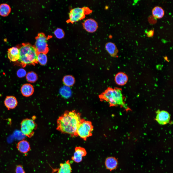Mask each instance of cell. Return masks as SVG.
Masks as SVG:
<instances>
[{
  "label": "cell",
  "mask_w": 173,
  "mask_h": 173,
  "mask_svg": "<svg viewBox=\"0 0 173 173\" xmlns=\"http://www.w3.org/2000/svg\"><path fill=\"white\" fill-rule=\"evenodd\" d=\"M82 119L81 114L75 110L66 111L58 119L56 129L71 137L76 136L77 128Z\"/></svg>",
  "instance_id": "obj_1"
},
{
  "label": "cell",
  "mask_w": 173,
  "mask_h": 173,
  "mask_svg": "<svg viewBox=\"0 0 173 173\" xmlns=\"http://www.w3.org/2000/svg\"><path fill=\"white\" fill-rule=\"evenodd\" d=\"M120 88H114L108 87L99 96L101 101H105L109 104L110 106L120 105L126 110L129 108L125 105L124 101V98Z\"/></svg>",
  "instance_id": "obj_2"
},
{
  "label": "cell",
  "mask_w": 173,
  "mask_h": 173,
  "mask_svg": "<svg viewBox=\"0 0 173 173\" xmlns=\"http://www.w3.org/2000/svg\"><path fill=\"white\" fill-rule=\"evenodd\" d=\"M19 49L20 57L18 61L22 67L28 65H35L38 63V54L34 46L29 43H24Z\"/></svg>",
  "instance_id": "obj_3"
},
{
  "label": "cell",
  "mask_w": 173,
  "mask_h": 173,
  "mask_svg": "<svg viewBox=\"0 0 173 173\" xmlns=\"http://www.w3.org/2000/svg\"><path fill=\"white\" fill-rule=\"evenodd\" d=\"M92 12V10L87 6L74 8L70 11L69 19L66 22L73 24L83 19L86 15L91 14Z\"/></svg>",
  "instance_id": "obj_4"
},
{
  "label": "cell",
  "mask_w": 173,
  "mask_h": 173,
  "mask_svg": "<svg viewBox=\"0 0 173 173\" xmlns=\"http://www.w3.org/2000/svg\"><path fill=\"white\" fill-rule=\"evenodd\" d=\"M93 126L91 121L82 119L77 130L76 137L79 136L84 141L92 135Z\"/></svg>",
  "instance_id": "obj_5"
},
{
  "label": "cell",
  "mask_w": 173,
  "mask_h": 173,
  "mask_svg": "<svg viewBox=\"0 0 173 173\" xmlns=\"http://www.w3.org/2000/svg\"><path fill=\"white\" fill-rule=\"evenodd\" d=\"M52 36L46 37L43 33H39L35 37V45L38 54L43 53L46 54L49 51L47 41Z\"/></svg>",
  "instance_id": "obj_6"
},
{
  "label": "cell",
  "mask_w": 173,
  "mask_h": 173,
  "mask_svg": "<svg viewBox=\"0 0 173 173\" xmlns=\"http://www.w3.org/2000/svg\"><path fill=\"white\" fill-rule=\"evenodd\" d=\"M32 119L26 118L23 120L21 123V129L22 132L25 136L29 138L33 136L34 131L36 129L37 125Z\"/></svg>",
  "instance_id": "obj_7"
},
{
  "label": "cell",
  "mask_w": 173,
  "mask_h": 173,
  "mask_svg": "<svg viewBox=\"0 0 173 173\" xmlns=\"http://www.w3.org/2000/svg\"><path fill=\"white\" fill-rule=\"evenodd\" d=\"M84 29L88 32L93 33L95 32L98 27L97 22L94 19L89 18L85 20L82 23Z\"/></svg>",
  "instance_id": "obj_8"
},
{
  "label": "cell",
  "mask_w": 173,
  "mask_h": 173,
  "mask_svg": "<svg viewBox=\"0 0 173 173\" xmlns=\"http://www.w3.org/2000/svg\"><path fill=\"white\" fill-rule=\"evenodd\" d=\"M86 152L84 148L80 147H76L71 159L75 162L79 163L82 161V157L86 156Z\"/></svg>",
  "instance_id": "obj_9"
},
{
  "label": "cell",
  "mask_w": 173,
  "mask_h": 173,
  "mask_svg": "<svg viewBox=\"0 0 173 173\" xmlns=\"http://www.w3.org/2000/svg\"><path fill=\"white\" fill-rule=\"evenodd\" d=\"M170 118L169 113L164 111H158L156 119L161 124L164 125L168 123Z\"/></svg>",
  "instance_id": "obj_10"
},
{
  "label": "cell",
  "mask_w": 173,
  "mask_h": 173,
  "mask_svg": "<svg viewBox=\"0 0 173 173\" xmlns=\"http://www.w3.org/2000/svg\"><path fill=\"white\" fill-rule=\"evenodd\" d=\"M7 56L11 61L15 62L18 60L20 57V52L17 47H13L8 49Z\"/></svg>",
  "instance_id": "obj_11"
},
{
  "label": "cell",
  "mask_w": 173,
  "mask_h": 173,
  "mask_svg": "<svg viewBox=\"0 0 173 173\" xmlns=\"http://www.w3.org/2000/svg\"><path fill=\"white\" fill-rule=\"evenodd\" d=\"M105 47L106 51L111 56L117 57L118 50L114 43L111 42H107L105 44Z\"/></svg>",
  "instance_id": "obj_12"
},
{
  "label": "cell",
  "mask_w": 173,
  "mask_h": 173,
  "mask_svg": "<svg viewBox=\"0 0 173 173\" xmlns=\"http://www.w3.org/2000/svg\"><path fill=\"white\" fill-rule=\"evenodd\" d=\"M128 77L127 75L123 72H119L117 73L114 77V80L118 85L123 86L127 82Z\"/></svg>",
  "instance_id": "obj_13"
},
{
  "label": "cell",
  "mask_w": 173,
  "mask_h": 173,
  "mask_svg": "<svg viewBox=\"0 0 173 173\" xmlns=\"http://www.w3.org/2000/svg\"><path fill=\"white\" fill-rule=\"evenodd\" d=\"M5 106L8 109H13L18 105V101L15 97L12 96H7L4 101Z\"/></svg>",
  "instance_id": "obj_14"
},
{
  "label": "cell",
  "mask_w": 173,
  "mask_h": 173,
  "mask_svg": "<svg viewBox=\"0 0 173 173\" xmlns=\"http://www.w3.org/2000/svg\"><path fill=\"white\" fill-rule=\"evenodd\" d=\"M20 91L23 96L29 97L33 94L34 89L33 86L32 85L29 83H26L22 85Z\"/></svg>",
  "instance_id": "obj_15"
},
{
  "label": "cell",
  "mask_w": 173,
  "mask_h": 173,
  "mask_svg": "<svg viewBox=\"0 0 173 173\" xmlns=\"http://www.w3.org/2000/svg\"><path fill=\"white\" fill-rule=\"evenodd\" d=\"M105 164L106 168L111 171L115 169L117 167L118 165V161L115 157H109L106 159Z\"/></svg>",
  "instance_id": "obj_16"
},
{
  "label": "cell",
  "mask_w": 173,
  "mask_h": 173,
  "mask_svg": "<svg viewBox=\"0 0 173 173\" xmlns=\"http://www.w3.org/2000/svg\"><path fill=\"white\" fill-rule=\"evenodd\" d=\"M17 148L20 152L23 153H27L30 148L28 142L24 140H21L18 143Z\"/></svg>",
  "instance_id": "obj_17"
},
{
  "label": "cell",
  "mask_w": 173,
  "mask_h": 173,
  "mask_svg": "<svg viewBox=\"0 0 173 173\" xmlns=\"http://www.w3.org/2000/svg\"><path fill=\"white\" fill-rule=\"evenodd\" d=\"M72 168L69 160L60 164V167L57 173H71Z\"/></svg>",
  "instance_id": "obj_18"
},
{
  "label": "cell",
  "mask_w": 173,
  "mask_h": 173,
  "mask_svg": "<svg viewBox=\"0 0 173 173\" xmlns=\"http://www.w3.org/2000/svg\"><path fill=\"white\" fill-rule=\"evenodd\" d=\"M152 14L153 16L155 18L160 19L162 18L164 16L165 12L162 7L159 6H156L153 8Z\"/></svg>",
  "instance_id": "obj_19"
},
{
  "label": "cell",
  "mask_w": 173,
  "mask_h": 173,
  "mask_svg": "<svg viewBox=\"0 0 173 173\" xmlns=\"http://www.w3.org/2000/svg\"><path fill=\"white\" fill-rule=\"evenodd\" d=\"M11 11V7L8 4L3 3L0 5V15L3 17L8 16Z\"/></svg>",
  "instance_id": "obj_20"
},
{
  "label": "cell",
  "mask_w": 173,
  "mask_h": 173,
  "mask_svg": "<svg viewBox=\"0 0 173 173\" xmlns=\"http://www.w3.org/2000/svg\"><path fill=\"white\" fill-rule=\"evenodd\" d=\"M62 81L66 86L69 87L73 86L75 83L74 77L70 75H66L64 77Z\"/></svg>",
  "instance_id": "obj_21"
},
{
  "label": "cell",
  "mask_w": 173,
  "mask_h": 173,
  "mask_svg": "<svg viewBox=\"0 0 173 173\" xmlns=\"http://www.w3.org/2000/svg\"><path fill=\"white\" fill-rule=\"evenodd\" d=\"M60 93L62 96L65 98H68L71 94V90L69 87L65 86L60 89Z\"/></svg>",
  "instance_id": "obj_22"
},
{
  "label": "cell",
  "mask_w": 173,
  "mask_h": 173,
  "mask_svg": "<svg viewBox=\"0 0 173 173\" xmlns=\"http://www.w3.org/2000/svg\"><path fill=\"white\" fill-rule=\"evenodd\" d=\"M26 79L28 82L33 83L37 80L38 76L36 73L33 71H31L26 74Z\"/></svg>",
  "instance_id": "obj_23"
},
{
  "label": "cell",
  "mask_w": 173,
  "mask_h": 173,
  "mask_svg": "<svg viewBox=\"0 0 173 173\" xmlns=\"http://www.w3.org/2000/svg\"><path fill=\"white\" fill-rule=\"evenodd\" d=\"M38 62L42 65H44L47 61V57L46 54L43 53H39L37 56Z\"/></svg>",
  "instance_id": "obj_24"
},
{
  "label": "cell",
  "mask_w": 173,
  "mask_h": 173,
  "mask_svg": "<svg viewBox=\"0 0 173 173\" xmlns=\"http://www.w3.org/2000/svg\"><path fill=\"white\" fill-rule=\"evenodd\" d=\"M54 34L56 37L58 38L61 39L64 36V33L63 30L60 28L57 29L54 31Z\"/></svg>",
  "instance_id": "obj_25"
},
{
  "label": "cell",
  "mask_w": 173,
  "mask_h": 173,
  "mask_svg": "<svg viewBox=\"0 0 173 173\" xmlns=\"http://www.w3.org/2000/svg\"><path fill=\"white\" fill-rule=\"evenodd\" d=\"M17 76L19 78L24 77L26 74L25 70L23 68H20L19 69L17 72Z\"/></svg>",
  "instance_id": "obj_26"
},
{
  "label": "cell",
  "mask_w": 173,
  "mask_h": 173,
  "mask_svg": "<svg viewBox=\"0 0 173 173\" xmlns=\"http://www.w3.org/2000/svg\"><path fill=\"white\" fill-rule=\"evenodd\" d=\"M16 173H25V172L22 167L19 166L16 168Z\"/></svg>",
  "instance_id": "obj_27"
},
{
  "label": "cell",
  "mask_w": 173,
  "mask_h": 173,
  "mask_svg": "<svg viewBox=\"0 0 173 173\" xmlns=\"http://www.w3.org/2000/svg\"><path fill=\"white\" fill-rule=\"evenodd\" d=\"M154 31L153 30H151L149 31L147 33V36L148 37H152L154 35Z\"/></svg>",
  "instance_id": "obj_28"
}]
</instances>
